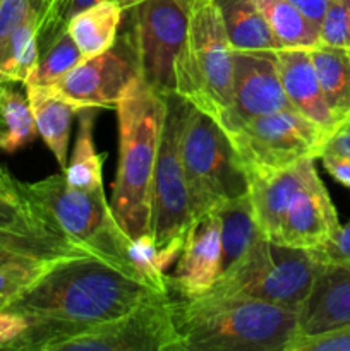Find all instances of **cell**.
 Returning a JSON list of instances; mask_svg holds the SVG:
<instances>
[{"label": "cell", "instance_id": "cell-1", "mask_svg": "<svg viewBox=\"0 0 350 351\" xmlns=\"http://www.w3.org/2000/svg\"><path fill=\"white\" fill-rule=\"evenodd\" d=\"M151 293L156 291L96 256L57 259L7 307L27 321L9 350L54 351L58 343L126 314Z\"/></svg>", "mask_w": 350, "mask_h": 351}, {"label": "cell", "instance_id": "cell-2", "mask_svg": "<svg viewBox=\"0 0 350 351\" xmlns=\"http://www.w3.org/2000/svg\"><path fill=\"white\" fill-rule=\"evenodd\" d=\"M174 319L184 351H287L299 335L297 312L246 297L174 298Z\"/></svg>", "mask_w": 350, "mask_h": 351}, {"label": "cell", "instance_id": "cell-3", "mask_svg": "<svg viewBox=\"0 0 350 351\" xmlns=\"http://www.w3.org/2000/svg\"><path fill=\"white\" fill-rule=\"evenodd\" d=\"M119 115V167L110 208L129 239L150 233L151 180L156 163L165 95L137 75L115 106Z\"/></svg>", "mask_w": 350, "mask_h": 351}, {"label": "cell", "instance_id": "cell-4", "mask_svg": "<svg viewBox=\"0 0 350 351\" xmlns=\"http://www.w3.org/2000/svg\"><path fill=\"white\" fill-rule=\"evenodd\" d=\"M24 199L48 232L64 237L93 256L137 278L127 257L130 239L113 216L105 191L71 187L65 175L21 184Z\"/></svg>", "mask_w": 350, "mask_h": 351}, {"label": "cell", "instance_id": "cell-5", "mask_svg": "<svg viewBox=\"0 0 350 351\" xmlns=\"http://www.w3.org/2000/svg\"><path fill=\"white\" fill-rule=\"evenodd\" d=\"M323 264L309 250L278 245L259 237L242 257L222 271L213 297H246L299 314Z\"/></svg>", "mask_w": 350, "mask_h": 351}, {"label": "cell", "instance_id": "cell-6", "mask_svg": "<svg viewBox=\"0 0 350 351\" xmlns=\"http://www.w3.org/2000/svg\"><path fill=\"white\" fill-rule=\"evenodd\" d=\"M175 95L216 122L232 105V47L213 0H202L189 12L187 34L175 64Z\"/></svg>", "mask_w": 350, "mask_h": 351}, {"label": "cell", "instance_id": "cell-7", "mask_svg": "<svg viewBox=\"0 0 350 351\" xmlns=\"http://www.w3.org/2000/svg\"><path fill=\"white\" fill-rule=\"evenodd\" d=\"M182 160L192 219L230 199L247 194V178L220 123L189 106L182 137Z\"/></svg>", "mask_w": 350, "mask_h": 351}, {"label": "cell", "instance_id": "cell-8", "mask_svg": "<svg viewBox=\"0 0 350 351\" xmlns=\"http://www.w3.org/2000/svg\"><path fill=\"white\" fill-rule=\"evenodd\" d=\"M189 106L175 93L165 95V113L161 123L156 163L151 180L150 235L158 245L185 242L192 223L191 197L182 160V137Z\"/></svg>", "mask_w": 350, "mask_h": 351}, {"label": "cell", "instance_id": "cell-9", "mask_svg": "<svg viewBox=\"0 0 350 351\" xmlns=\"http://www.w3.org/2000/svg\"><path fill=\"white\" fill-rule=\"evenodd\" d=\"M244 173L292 167L321 156L331 134L297 110L253 117L225 130Z\"/></svg>", "mask_w": 350, "mask_h": 351}, {"label": "cell", "instance_id": "cell-10", "mask_svg": "<svg viewBox=\"0 0 350 351\" xmlns=\"http://www.w3.org/2000/svg\"><path fill=\"white\" fill-rule=\"evenodd\" d=\"M54 351H184L174 298L148 295L126 314L58 343Z\"/></svg>", "mask_w": 350, "mask_h": 351}, {"label": "cell", "instance_id": "cell-11", "mask_svg": "<svg viewBox=\"0 0 350 351\" xmlns=\"http://www.w3.org/2000/svg\"><path fill=\"white\" fill-rule=\"evenodd\" d=\"M143 81L160 95L175 93V64L189 14L175 0H146L129 10Z\"/></svg>", "mask_w": 350, "mask_h": 351}, {"label": "cell", "instance_id": "cell-12", "mask_svg": "<svg viewBox=\"0 0 350 351\" xmlns=\"http://www.w3.org/2000/svg\"><path fill=\"white\" fill-rule=\"evenodd\" d=\"M137 75H141L139 60L130 26L108 50L84 58L65 77L43 88L79 108H115Z\"/></svg>", "mask_w": 350, "mask_h": 351}, {"label": "cell", "instance_id": "cell-13", "mask_svg": "<svg viewBox=\"0 0 350 351\" xmlns=\"http://www.w3.org/2000/svg\"><path fill=\"white\" fill-rule=\"evenodd\" d=\"M277 50H232L233 96L220 127L229 130L253 117L292 108L278 71Z\"/></svg>", "mask_w": 350, "mask_h": 351}, {"label": "cell", "instance_id": "cell-14", "mask_svg": "<svg viewBox=\"0 0 350 351\" xmlns=\"http://www.w3.org/2000/svg\"><path fill=\"white\" fill-rule=\"evenodd\" d=\"M223 271L222 235L215 211L192 219L174 273L167 276L168 295L192 300L208 293Z\"/></svg>", "mask_w": 350, "mask_h": 351}, {"label": "cell", "instance_id": "cell-15", "mask_svg": "<svg viewBox=\"0 0 350 351\" xmlns=\"http://www.w3.org/2000/svg\"><path fill=\"white\" fill-rule=\"evenodd\" d=\"M340 228L338 215L318 171L292 199L271 242L312 250L328 242Z\"/></svg>", "mask_w": 350, "mask_h": 351}, {"label": "cell", "instance_id": "cell-16", "mask_svg": "<svg viewBox=\"0 0 350 351\" xmlns=\"http://www.w3.org/2000/svg\"><path fill=\"white\" fill-rule=\"evenodd\" d=\"M316 171V158H305L280 170L247 171V194L257 228L264 239L273 240L288 204Z\"/></svg>", "mask_w": 350, "mask_h": 351}, {"label": "cell", "instance_id": "cell-17", "mask_svg": "<svg viewBox=\"0 0 350 351\" xmlns=\"http://www.w3.org/2000/svg\"><path fill=\"white\" fill-rule=\"evenodd\" d=\"M275 53H277L281 86L292 108L321 125L329 134L335 132L340 123L323 95L318 72L312 62L311 48H280Z\"/></svg>", "mask_w": 350, "mask_h": 351}, {"label": "cell", "instance_id": "cell-18", "mask_svg": "<svg viewBox=\"0 0 350 351\" xmlns=\"http://www.w3.org/2000/svg\"><path fill=\"white\" fill-rule=\"evenodd\" d=\"M350 322V263L323 264L299 311V335H318Z\"/></svg>", "mask_w": 350, "mask_h": 351}, {"label": "cell", "instance_id": "cell-19", "mask_svg": "<svg viewBox=\"0 0 350 351\" xmlns=\"http://www.w3.org/2000/svg\"><path fill=\"white\" fill-rule=\"evenodd\" d=\"M24 89H26L38 134L51 151L62 170H65L69 161L67 149L72 120L81 108L43 86L26 84Z\"/></svg>", "mask_w": 350, "mask_h": 351}, {"label": "cell", "instance_id": "cell-20", "mask_svg": "<svg viewBox=\"0 0 350 351\" xmlns=\"http://www.w3.org/2000/svg\"><path fill=\"white\" fill-rule=\"evenodd\" d=\"M232 50H280L256 0H213Z\"/></svg>", "mask_w": 350, "mask_h": 351}, {"label": "cell", "instance_id": "cell-21", "mask_svg": "<svg viewBox=\"0 0 350 351\" xmlns=\"http://www.w3.org/2000/svg\"><path fill=\"white\" fill-rule=\"evenodd\" d=\"M124 14L122 7L113 2L95 3L74 14L65 31L75 41L84 58L96 57L115 45Z\"/></svg>", "mask_w": 350, "mask_h": 351}, {"label": "cell", "instance_id": "cell-22", "mask_svg": "<svg viewBox=\"0 0 350 351\" xmlns=\"http://www.w3.org/2000/svg\"><path fill=\"white\" fill-rule=\"evenodd\" d=\"M78 256L93 254L55 233H21L0 230V266L50 263Z\"/></svg>", "mask_w": 350, "mask_h": 351}, {"label": "cell", "instance_id": "cell-23", "mask_svg": "<svg viewBox=\"0 0 350 351\" xmlns=\"http://www.w3.org/2000/svg\"><path fill=\"white\" fill-rule=\"evenodd\" d=\"M311 55L326 103L343 125L350 120V51L318 43Z\"/></svg>", "mask_w": 350, "mask_h": 351}, {"label": "cell", "instance_id": "cell-24", "mask_svg": "<svg viewBox=\"0 0 350 351\" xmlns=\"http://www.w3.org/2000/svg\"><path fill=\"white\" fill-rule=\"evenodd\" d=\"M218 216L220 235H222L223 269L235 263L263 233L257 228L249 194L230 199L213 209Z\"/></svg>", "mask_w": 350, "mask_h": 351}, {"label": "cell", "instance_id": "cell-25", "mask_svg": "<svg viewBox=\"0 0 350 351\" xmlns=\"http://www.w3.org/2000/svg\"><path fill=\"white\" fill-rule=\"evenodd\" d=\"M95 108L79 110V130L74 151L67 161L64 175L71 187L81 191H95L103 187V154L95 147L93 139Z\"/></svg>", "mask_w": 350, "mask_h": 351}, {"label": "cell", "instance_id": "cell-26", "mask_svg": "<svg viewBox=\"0 0 350 351\" xmlns=\"http://www.w3.org/2000/svg\"><path fill=\"white\" fill-rule=\"evenodd\" d=\"M184 243L158 245L150 233L130 239L127 247V257L134 274L141 283L146 285L156 293H168L167 271L177 263Z\"/></svg>", "mask_w": 350, "mask_h": 351}, {"label": "cell", "instance_id": "cell-27", "mask_svg": "<svg viewBox=\"0 0 350 351\" xmlns=\"http://www.w3.org/2000/svg\"><path fill=\"white\" fill-rule=\"evenodd\" d=\"M38 136L26 93L14 82H0V151L16 153Z\"/></svg>", "mask_w": 350, "mask_h": 351}, {"label": "cell", "instance_id": "cell-28", "mask_svg": "<svg viewBox=\"0 0 350 351\" xmlns=\"http://www.w3.org/2000/svg\"><path fill=\"white\" fill-rule=\"evenodd\" d=\"M264 21L281 48H312L319 43V26L288 0H256Z\"/></svg>", "mask_w": 350, "mask_h": 351}, {"label": "cell", "instance_id": "cell-29", "mask_svg": "<svg viewBox=\"0 0 350 351\" xmlns=\"http://www.w3.org/2000/svg\"><path fill=\"white\" fill-rule=\"evenodd\" d=\"M84 60V55L78 48L67 31L55 38L47 48L40 53L36 69L27 79L26 84L33 86H51L69 74L75 65ZM24 84V86H26Z\"/></svg>", "mask_w": 350, "mask_h": 351}, {"label": "cell", "instance_id": "cell-30", "mask_svg": "<svg viewBox=\"0 0 350 351\" xmlns=\"http://www.w3.org/2000/svg\"><path fill=\"white\" fill-rule=\"evenodd\" d=\"M100 2H113L119 7H122L124 12H129L134 7L139 3L146 2V0H55L40 17V24H38V47H40V53L55 40L60 36L65 31L69 19L79 10L91 7Z\"/></svg>", "mask_w": 350, "mask_h": 351}, {"label": "cell", "instance_id": "cell-31", "mask_svg": "<svg viewBox=\"0 0 350 351\" xmlns=\"http://www.w3.org/2000/svg\"><path fill=\"white\" fill-rule=\"evenodd\" d=\"M54 263V261H50ZM50 263L7 264L0 266V308H7L31 283L40 278Z\"/></svg>", "mask_w": 350, "mask_h": 351}, {"label": "cell", "instance_id": "cell-32", "mask_svg": "<svg viewBox=\"0 0 350 351\" xmlns=\"http://www.w3.org/2000/svg\"><path fill=\"white\" fill-rule=\"evenodd\" d=\"M319 43L350 51V0H333L319 23Z\"/></svg>", "mask_w": 350, "mask_h": 351}, {"label": "cell", "instance_id": "cell-33", "mask_svg": "<svg viewBox=\"0 0 350 351\" xmlns=\"http://www.w3.org/2000/svg\"><path fill=\"white\" fill-rule=\"evenodd\" d=\"M0 230L21 233H51L40 223L31 208L24 201L0 195Z\"/></svg>", "mask_w": 350, "mask_h": 351}, {"label": "cell", "instance_id": "cell-34", "mask_svg": "<svg viewBox=\"0 0 350 351\" xmlns=\"http://www.w3.org/2000/svg\"><path fill=\"white\" fill-rule=\"evenodd\" d=\"M287 351H350V322L318 335L297 336Z\"/></svg>", "mask_w": 350, "mask_h": 351}, {"label": "cell", "instance_id": "cell-35", "mask_svg": "<svg viewBox=\"0 0 350 351\" xmlns=\"http://www.w3.org/2000/svg\"><path fill=\"white\" fill-rule=\"evenodd\" d=\"M321 264H349L350 263V221L340 225L335 235L318 249L309 250Z\"/></svg>", "mask_w": 350, "mask_h": 351}, {"label": "cell", "instance_id": "cell-36", "mask_svg": "<svg viewBox=\"0 0 350 351\" xmlns=\"http://www.w3.org/2000/svg\"><path fill=\"white\" fill-rule=\"evenodd\" d=\"M27 329V321L17 312L9 308H0V350H9V346Z\"/></svg>", "mask_w": 350, "mask_h": 351}, {"label": "cell", "instance_id": "cell-37", "mask_svg": "<svg viewBox=\"0 0 350 351\" xmlns=\"http://www.w3.org/2000/svg\"><path fill=\"white\" fill-rule=\"evenodd\" d=\"M319 160L323 161V167L336 182L350 189V158L333 153H323Z\"/></svg>", "mask_w": 350, "mask_h": 351}, {"label": "cell", "instance_id": "cell-38", "mask_svg": "<svg viewBox=\"0 0 350 351\" xmlns=\"http://www.w3.org/2000/svg\"><path fill=\"white\" fill-rule=\"evenodd\" d=\"M323 153L340 154V156L350 158V120L340 125L326 143ZM321 153V154H323Z\"/></svg>", "mask_w": 350, "mask_h": 351}, {"label": "cell", "instance_id": "cell-39", "mask_svg": "<svg viewBox=\"0 0 350 351\" xmlns=\"http://www.w3.org/2000/svg\"><path fill=\"white\" fill-rule=\"evenodd\" d=\"M288 2L294 7H297L309 21H312V23L319 26L323 16H325L328 7L333 3V0H288Z\"/></svg>", "mask_w": 350, "mask_h": 351}, {"label": "cell", "instance_id": "cell-40", "mask_svg": "<svg viewBox=\"0 0 350 351\" xmlns=\"http://www.w3.org/2000/svg\"><path fill=\"white\" fill-rule=\"evenodd\" d=\"M0 195L2 197L16 199V201H24L23 191H21V182L12 178V175L0 165Z\"/></svg>", "mask_w": 350, "mask_h": 351}, {"label": "cell", "instance_id": "cell-41", "mask_svg": "<svg viewBox=\"0 0 350 351\" xmlns=\"http://www.w3.org/2000/svg\"><path fill=\"white\" fill-rule=\"evenodd\" d=\"M175 2H177L178 5H180L182 9L189 14V12H192V10H194L196 7L202 2V0H175Z\"/></svg>", "mask_w": 350, "mask_h": 351}, {"label": "cell", "instance_id": "cell-42", "mask_svg": "<svg viewBox=\"0 0 350 351\" xmlns=\"http://www.w3.org/2000/svg\"><path fill=\"white\" fill-rule=\"evenodd\" d=\"M54 2H55V0H41V5H43V12H45V10H47L48 7H50Z\"/></svg>", "mask_w": 350, "mask_h": 351}, {"label": "cell", "instance_id": "cell-43", "mask_svg": "<svg viewBox=\"0 0 350 351\" xmlns=\"http://www.w3.org/2000/svg\"><path fill=\"white\" fill-rule=\"evenodd\" d=\"M0 7H2V0H0Z\"/></svg>", "mask_w": 350, "mask_h": 351}]
</instances>
